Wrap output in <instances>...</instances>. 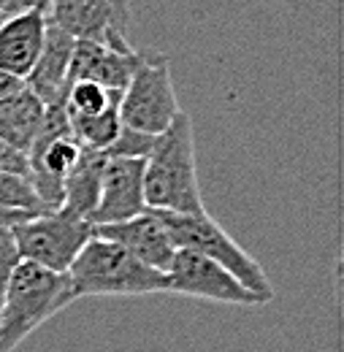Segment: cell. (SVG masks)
Wrapping results in <instances>:
<instances>
[{
	"label": "cell",
	"instance_id": "1",
	"mask_svg": "<svg viewBox=\"0 0 344 352\" xmlns=\"http://www.w3.org/2000/svg\"><path fill=\"white\" fill-rule=\"evenodd\" d=\"M144 201L147 209L169 214H204V195L195 171L193 120L179 111L173 122L155 135L144 160Z\"/></svg>",
	"mask_w": 344,
	"mask_h": 352
},
{
	"label": "cell",
	"instance_id": "2",
	"mask_svg": "<svg viewBox=\"0 0 344 352\" xmlns=\"http://www.w3.org/2000/svg\"><path fill=\"white\" fill-rule=\"evenodd\" d=\"M74 301L65 274L19 261L0 304V352L19 347L36 328Z\"/></svg>",
	"mask_w": 344,
	"mask_h": 352
},
{
	"label": "cell",
	"instance_id": "3",
	"mask_svg": "<svg viewBox=\"0 0 344 352\" xmlns=\"http://www.w3.org/2000/svg\"><path fill=\"white\" fill-rule=\"evenodd\" d=\"M74 298L89 296H149L169 293L163 271L138 263L122 247L92 236L65 271Z\"/></svg>",
	"mask_w": 344,
	"mask_h": 352
},
{
	"label": "cell",
	"instance_id": "4",
	"mask_svg": "<svg viewBox=\"0 0 344 352\" xmlns=\"http://www.w3.org/2000/svg\"><path fill=\"white\" fill-rule=\"evenodd\" d=\"M155 212V209H152ZM163 225L169 228L176 250H190L198 252L217 265H222L228 274H233L250 293H255L263 304H271L277 298V290L271 287L266 271L260 263L241 250L222 228L215 222L206 212L204 214H169V212H158Z\"/></svg>",
	"mask_w": 344,
	"mask_h": 352
},
{
	"label": "cell",
	"instance_id": "5",
	"mask_svg": "<svg viewBox=\"0 0 344 352\" xmlns=\"http://www.w3.org/2000/svg\"><path fill=\"white\" fill-rule=\"evenodd\" d=\"M11 236L22 261L65 274L82 247L92 239V222L68 209H57L17 222L11 228Z\"/></svg>",
	"mask_w": 344,
	"mask_h": 352
},
{
	"label": "cell",
	"instance_id": "6",
	"mask_svg": "<svg viewBox=\"0 0 344 352\" xmlns=\"http://www.w3.org/2000/svg\"><path fill=\"white\" fill-rule=\"evenodd\" d=\"M179 100L173 92L171 65L160 52H144L141 65L130 76L128 87L120 95L122 122L149 135H160L179 114Z\"/></svg>",
	"mask_w": 344,
	"mask_h": 352
},
{
	"label": "cell",
	"instance_id": "7",
	"mask_svg": "<svg viewBox=\"0 0 344 352\" xmlns=\"http://www.w3.org/2000/svg\"><path fill=\"white\" fill-rule=\"evenodd\" d=\"M46 19L76 41H98L114 49H133L128 41V0H49Z\"/></svg>",
	"mask_w": 344,
	"mask_h": 352
},
{
	"label": "cell",
	"instance_id": "8",
	"mask_svg": "<svg viewBox=\"0 0 344 352\" xmlns=\"http://www.w3.org/2000/svg\"><path fill=\"white\" fill-rule=\"evenodd\" d=\"M166 279H169V293L228 304V307H263L258 296L250 293L233 274H228L222 265L190 250L173 252Z\"/></svg>",
	"mask_w": 344,
	"mask_h": 352
},
{
	"label": "cell",
	"instance_id": "9",
	"mask_svg": "<svg viewBox=\"0 0 344 352\" xmlns=\"http://www.w3.org/2000/svg\"><path fill=\"white\" fill-rule=\"evenodd\" d=\"M92 236H100V239L122 247L138 263L158 268L163 274L169 271L173 252H176L169 228L163 225L160 214L152 212V209H147V212H141V214L122 222L92 225Z\"/></svg>",
	"mask_w": 344,
	"mask_h": 352
},
{
	"label": "cell",
	"instance_id": "10",
	"mask_svg": "<svg viewBox=\"0 0 344 352\" xmlns=\"http://www.w3.org/2000/svg\"><path fill=\"white\" fill-rule=\"evenodd\" d=\"M147 212L144 201V160L109 157L100 176L98 206L89 214L92 225H111Z\"/></svg>",
	"mask_w": 344,
	"mask_h": 352
},
{
	"label": "cell",
	"instance_id": "11",
	"mask_svg": "<svg viewBox=\"0 0 344 352\" xmlns=\"http://www.w3.org/2000/svg\"><path fill=\"white\" fill-rule=\"evenodd\" d=\"M46 6L11 14L0 22V71L14 79H28L46 38Z\"/></svg>",
	"mask_w": 344,
	"mask_h": 352
},
{
	"label": "cell",
	"instance_id": "12",
	"mask_svg": "<svg viewBox=\"0 0 344 352\" xmlns=\"http://www.w3.org/2000/svg\"><path fill=\"white\" fill-rule=\"evenodd\" d=\"M144 52L136 49H114V46L98 44V41H76L68 68V85L71 82H95L106 89L128 87L130 76L141 65Z\"/></svg>",
	"mask_w": 344,
	"mask_h": 352
},
{
	"label": "cell",
	"instance_id": "13",
	"mask_svg": "<svg viewBox=\"0 0 344 352\" xmlns=\"http://www.w3.org/2000/svg\"><path fill=\"white\" fill-rule=\"evenodd\" d=\"M74 44H76V38L63 33L57 25H52V22L46 25V38H43L41 54H39L33 71L25 79V87L30 89L43 106L63 103V98H65Z\"/></svg>",
	"mask_w": 344,
	"mask_h": 352
},
{
	"label": "cell",
	"instance_id": "14",
	"mask_svg": "<svg viewBox=\"0 0 344 352\" xmlns=\"http://www.w3.org/2000/svg\"><path fill=\"white\" fill-rule=\"evenodd\" d=\"M43 109L46 106L28 87L0 98V141L28 155L41 128Z\"/></svg>",
	"mask_w": 344,
	"mask_h": 352
},
{
	"label": "cell",
	"instance_id": "15",
	"mask_svg": "<svg viewBox=\"0 0 344 352\" xmlns=\"http://www.w3.org/2000/svg\"><path fill=\"white\" fill-rule=\"evenodd\" d=\"M109 155L106 152H95V149H82L76 166L71 168V174L63 182V206L79 217L89 220V214L98 206V195H100V176L106 168Z\"/></svg>",
	"mask_w": 344,
	"mask_h": 352
},
{
	"label": "cell",
	"instance_id": "16",
	"mask_svg": "<svg viewBox=\"0 0 344 352\" xmlns=\"http://www.w3.org/2000/svg\"><path fill=\"white\" fill-rule=\"evenodd\" d=\"M71 122V133L76 135V141L85 149H95V152H106L109 144L117 138V133L122 128V117H120V100L111 103L106 111L95 114V117H76L68 120Z\"/></svg>",
	"mask_w": 344,
	"mask_h": 352
},
{
	"label": "cell",
	"instance_id": "17",
	"mask_svg": "<svg viewBox=\"0 0 344 352\" xmlns=\"http://www.w3.org/2000/svg\"><path fill=\"white\" fill-rule=\"evenodd\" d=\"M120 89H106L95 82H71L63 98V109L68 114V120L76 117H95L100 111H106L111 103L120 100Z\"/></svg>",
	"mask_w": 344,
	"mask_h": 352
},
{
	"label": "cell",
	"instance_id": "18",
	"mask_svg": "<svg viewBox=\"0 0 344 352\" xmlns=\"http://www.w3.org/2000/svg\"><path fill=\"white\" fill-rule=\"evenodd\" d=\"M0 209L8 212H25V214H46L36 195V187L28 176L11 174V171H0Z\"/></svg>",
	"mask_w": 344,
	"mask_h": 352
},
{
	"label": "cell",
	"instance_id": "19",
	"mask_svg": "<svg viewBox=\"0 0 344 352\" xmlns=\"http://www.w3.org/2000/svg\"><path fill=\"white\" fill-rule=\"evenodd\" d=\"M152 144H155V135L136 131V128H130V125L122 122V128H120V133H117V138L109 144L106 155H109V157H133V160H147V155H149Z\"/></svg>",
	"mask_w": 344,
	"mask_h": 352
},
{
	"label": "cell",
	"instance_id": "20",
	"mask_svg": "<svg viewBox=\"0 0 344 352\" xmlns=\"http://www.w3.org/2000/svg\"><path fill=\"white\" fill-rule=\"evenodd\" d=\"M19 261H22V258H19V252H17L11 228H0V304H3L6 287H8L11 274H14V268L19 265Z\"/></svg>",
	"mask_w": 344,
	"mask_h": 352
},
{
	"label": "cell",
	"instance_id": "21",
	"mask_svg": "<svg viewBox=\"0 0 344 352\" xmlns=\"http://www.w3.org/2000/svg\"><path fill=\"white\" fill-rule=\"evenodd\" d=\"M49 0H0V14L11 16V14H19V11H28V8H36V6H46Z\"/></svg>",
	"mask_w": 344,
	"mask_h": 352
},
{
	"label": "cell",
	"instance_id": "22",
	"mask_svg": "<svg viewBox=\"0 0 344 352\" xmlns=\"http://www.w3.org/2000/svg\"><path fill=\"white\" fill-rule=\"evenodd\" d=\"M22 87H25L22 79H14V76H8V74L0 71V98H6V95H11V92H17V89Z\"/></svg>",
	"mask_w": 344,
	"mask_h": 352
},
{
	"label": "cell",
	"instance_id": "23",
	"mask_svg": "<svg viewBox=\"0 0 344 352\" xmlns=\"http://www.w3.org/2000/svg\"><path fill=\"white\" fill-rule=\"evenodd\" d=\"M33 214H25V212H8V209H0V228H14L17 222L30 220Z\"/></svg>",
	"mask_w": 344,
	"mask_h": 352
},
{
	"label": "cell",
	"instance_id": "24",
	"mask_svg": "<svg viewBox=\"0 0 344 352\" xmlns=\"http://www.w3.org/2000/svg\"><path fill=\"white\" fill-rule=\"evenodd\" d=\"M3 19H6V14H0V22H3Z\"/></svg>",
	"mask_w": 344,
	"mask_h": 352
}]
</instances>
